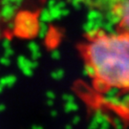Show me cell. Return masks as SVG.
<instances>
[{
  "mask_svg": "<svg viewBox=\"0 0 129 129\" xmlns=\"http://www.w3.org/2000/svg\"><path fill=\"white\" fill-rule=\"evenodd\" d=\"M109 13L116 29L129 33V0H111Z\"/></svg>",
  "mask_w": 129,
  "mask_h": 129,
  "instance_id": "2",
  "label": "cell"
},
{
  "mask_svg": "<svg viewBox=\"0 0 129 129\" xmlns=\"http://www.w3.org/2000/svg\"><path fill=\"white\" fill-rule=\"evenodd\" d=\"M89 78L99 92L129 93V33L96 29L80 45Z\"/></svg>",
  "mask_w": 129,
  "mask_h": 129,
  "instance_id": "1",
  "label": "cell"
},
{
  "mask_svg": "<svg viewBox=\"0 0 129 129\" xmlns=\"http://www.w3.org/2000/svg\"><path fill=\"white\" fill-rule=\"evenodd\" d=\"M37 20L34 14L24 13L19 14L15 20V31L20 37H31L37 33Z\"/></svg>",
  "mask_w": 129,
  "mask_h": 129,
  "instance_id": "3",
  "label": "cell"
}]
</instances>
